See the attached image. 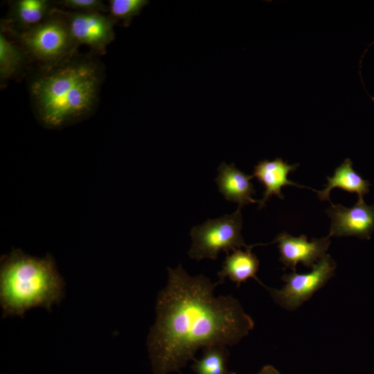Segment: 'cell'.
Segmentation results:
<instances>
[{"label":"cell","mask_w":374,"mask_h":374,"mask_svg":"<svg viewBox=\"0 0 374 374\" xmlns=\"http://www.w3.org/2000/svg\"><path fill=\"white\" fill-rule=\"evenodd\" d=\"M278 243L280 260L294 271L299 263L312 268L315 262L326 253L330 244V237L312 238L310 241L305 235L292 236L287 233L278 235L274 240Z\"/></svg>","instance_id":"9c48e42d"},{"label":"cell","mask_w":374,"mask_h":374,"mask_svg":"<svg viewBox=\"0 0 374 374\" xmlns=\"http://www.w3.org/2000/svg\"><path fill=\"white\" fill-rule=\"evenodd\" d=\"M103 75L96 58L76 53L55 65L39 67L29 84L38 118L55 127L89 115L97 107Z\"/></svg>","instance_id":"7a4b0ae2"},{"label":"cell","mask_w":374,"mask_h":374,"mask_svg":"<svg viewBox=\"0 0 374 374\" xmlns=\"http://www.w3.org/2000/svg\"><path fill=\"white\" fill-rule=\"evenodd\" d=\"M226 347L205 348L203 356L195 360L193 369L197 374H228Z\"/></svg>","instance_id":"2e32d148"},{"label":"cell","mask_w":374,"mask_h":374,"mask_svg":"<svg viewBox=\"0 0 374 374\" xmlns=\"http://www.w3.org/2000/svg\"><path fill=\"white\" fill-rule=\"evenodd\" d=\"M1 30L39 67L55 65L76 53L78 46L65 18L56 6L44 21L30 28L15 31L1 26Z\"/></svg>","instance_id":"277c9868"},{"label":"cell","mask_w":374,"mask_h":374,"mask_svg":"<svg viewBox=\"0 0 374 374\" xmlns=\"http://www.w3.org/2000/svg\"><path fill=\"white\" fill-rule=\"evenodd\" d=\"M166 286L157 299V317L147 339L153 373L179 372L201 348L238 344L254 327L231 295H214L219 283L190 276L179 265L168 268Z\"/></svg>","instance_id":"6da1fadb"},{"label":"cell","mask_w":374,"mask_h":374,"mask_svg":"<svg viewBox=\"0 0 374 374\" xmlns=\"http://www.w3.org/2000/svg\"><path fill=\"white\" fill-rule=\"evenodd\" d=\"M31 62L24 51L6 35L0 33V80L1 85L19 75Z\"/></svg>","instance_id":"9a60e30c"},{"label":"cell","mask_w":374,"mask_h":374,"mask_svg":"<svg viewBox=\"0 0 374 374\" xmlns=\"http://www.w3.org/2000/svg\"><path fill=\"white\" fill-rule=\"evenodd\" d=\"M298 163L290 165L281 158H276L273 161L264 159L254 166L253 176L265 186L262 199L260 200L259 208L265 205L269 198L275 195L283 199L281 188L285 186L301 187L296 183L288 179V174L296 169Z\"/></svg>","instance_id":"8fae6325"},{"label":"cell","mask_w":374,"mask_h":374,"mask_svg":"<svg viewBox=\"0 0 374 374\" xmlns=\"http://www.w3.org/2000/svg\"><path fill=\"white\" fill-rule=\"evenodd\" d=\"M253 246L246 248V251L236 249L231 254H226L222 268L217 273L219 284L223 283L226 277L235 283L238 287L250 278L260 283L256 276L259 268V260L251 251Z\"/></svg>","instance_id":"4fadbf2b"},{"label":"cell","mask_w":374,"mask_h":374,"mask_svg":"<svg viewBox=\"0 0 374 374\" xmlns=\"http://www.w3.org/2000/svg\"><path fill=\"white\" fill-rule=\"evenodd\" d=\"M55 6L64 10L80 12H107L108 8L99 0H61L54 1Z\"/></svg>","instance_id":"ac0fdd59"},{"label":"cell","mask_w":374,"mask_h":374,"mask_svg":"<svg viewBox=\"0 0 374 374\" xmlns=\"http://www.w3.org/2000/svg\"><path fill=\"white\" fill-rule=\"evenodd\" d=\"M241 208L232 214L214 220H208L203 224L194 226L190 231L192 246L189 256L197 260L204 258L216 260L220 251H229L245 244L241 234L242 226Z\"/></svg>","instance_id":"5b68a950"},{"label":"cell","mask_w":374,"mask_h":374,"mask_svg":"<svg viewBox=\"0 0 374 374\" xmlns=\"http://www.w3.org/2000/svg\"><path fill=\"white\" fill-rule=\"evenodd\" d=\"M228 374H235V373H228Z\"/></svg>","instance_id":"ffe728a7"},{"label":"cell","mask_w":374,"mask_h":374,"mask_svg":"<svg viewBox=\"0 0 374 374\" xmlns=\"http://www.w3.org/2000/svg\"><path fill=\"white\" fill-rule=\"evenodd\" d=\"M148 3L147 0H110L109 15L116 22L122 21L123 25L127 27L132 19L139 15Z\"/></svg>","instance_id":"e0dca14e"},{"label":"cell","mask_w":374,"mask_h":374,"mask_svg":"<svg viewBox=\"0 0 374 374\" xmlns=\"http://www.w3.org/2000/svg\"><path fill=\"white\" fill-rule=\"evenodd\" d=\"M331 219L328 236H357L369 240L374 231V205H367L364 199H358L352 207L341 204L326 210Z\"/></svg>","instance_id":"ba28073f"},{"label":"cell","mask_w":374,"mask_h":374,"mask_svg":"<svg viewBox=\"0 0 374 374\" xmlns=\"http://www.w3.org/2000/svg\"><path fill=\"white\" fill-rule=\"evenodd\" d=\"M9 16L1 26L20 31L44 21L55 7L54 1L47 0H17L10 3Z\"/></svg>","instance_id":"7c38bea8"},{"label":"cell","mask_w":374,"mask_h":374,"mask_svg":"<svg viewBox=\"0 0 374 374\" xmlns=\"http://www.w3.org/2000/svg\"><path fill=\"white\" fill-rule=\"evenodd\" d=\"M369 182L354 170L353 162L348 158L335 169L332 177H327L325 188L316 192L320 200H328L330 202V193L334 188H339L350 193H355L358 195V199H363L364 195L369 192Z\"/></svg>","instance_id":"5bb4252c"},{"label":"cell","mask_w":374,"mask_h":374,"mask_svg":"<svg viewBox=\"0 0 374 374\" xmlns=\"http://www.w3.org/2000/svg\"><path fill=\"white\" fill-rule=\"evenodd\" d=\"M64 294V282L50 255L38 258L13 250L1 260L0 303L3 317H24L42 307L51 311Z\"/></svg>","instance_id":"3957f363"},{"label":"cell","mask_w":374,"mask_h":374,"mask_svg":"<svg viewBox=\"0 0 374 374\" xmlns=\"http://www.w3.org/2000/svg\"><path fill=\"white\" fill-rule=\"evenodd\" d=\"M336 262L325 254L307 274L295 271L285 274L282 279L285 285L280 290L267 288L274 301L281 307L294 310L311 298L334 275Z\"/></svg>","instance_id":"8992f818"},{"label":"cell","mask_w":374,"mask_h":374,"mask_svg":"<svg viewBox=\"0 0 374 374\" xmlns=\"http://www.w3.org/2000/svg\"><path fill=\"white\" fill-rule=\"evenodd\" d=\"M65 18L73 39L78 46L86 45L97 55H104L114 39V26L117 23L100 12H80L59 8Z\"/></svg>","instance_id":"52a82bcc"},{"label":"cell","mask_w":374,"mask_h":374,"mask_svg":"<svg viewBox=\"0 0 374 374\" xmlns=\"http://www.w3.org/2000/svg\"><path fill=\"white\" fill-rule=\"evenodd\" d=\"M256 374H280L278 371L271 366H265L258 373Z\"/></svg>","instance_id":"d6986e66"},{"label":"cell","mask_w":374,"mask_h":374,"mask_svg":"<svg viewBox=\"0 0 374 374\" xmlns=\"http://www.w3.org/2000/svg\"><path fill=\"white\" fill-rule=\"evenodd\" d=\"M253 175H248L233 163H222L218 167V175L215 178L219 191L224 198L238 204V207H243L250 203H260L252 198L256 190L251 182Z\"/></svg>","instance_id":"30bf717a"}]
</instances>
